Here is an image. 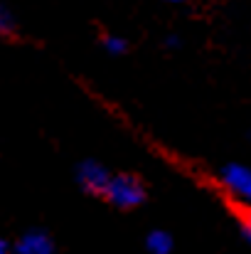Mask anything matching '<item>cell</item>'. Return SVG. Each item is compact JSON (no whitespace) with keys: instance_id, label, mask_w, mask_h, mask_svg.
Returning a JSON list of instances; mask_svg holds the SVG:
<instances>
[{"instance_id":"1","label":"cell","mask_w":251,"mask_h":254,"mask_svg":"<svg viewBox=\"0 0 251 254\" xmlns=\"http://www.w3.org/2000/svg\"><path fill=\"white\" fill-rule=\"evenodd\" d=\"M103 195H106V200L113 202L116 207L128 210V207H138V205L146 200V188H143V183H141L136 175L123 173V175H113V178L108 180Z\"/></svg>"},{"instance_id":"2","label":"cell","mask_w":251,"mask_h":254,"mask_svg":"<svg viewBox=\"0 0 251 254\" xmlns=\"http://www.w3.org/2000/svg\"><path fill=\"white\" fill-rule=\"evenodd\" d=\"M77 178H79L84 190H89V192H101V195H103V190H106V185H108V180H111V175L106 173V168L99 166V163H94V161L82 163L79 170H77Z\"/></svg>"},{"instance_id":"3","label":"cell","mask_w":251,"mask_h":254,"mask_svg":"<svg viewBox=\"0 0 251 254\" xmlns=\"http://www.w3.org/2000/svg\"><path fill=\"white\" fill-rule=\"evenodd\" d=\"M224 185L242 195L244 200H251V170L247 166H227L224 168Z\"/></svg>"},{"instance_id":"4","label":"cell","mask_w":251,"mask_h":254,"mask_svg":"<svg viewBox=\"0 0 251 254\" xmlns=\"http://www.w3.org/2000/svg\"><path fill=\"white\" fill-rule=\"evenodd\" d=\"M15 250H17V254H54V245L45 232L32 230V232L22 235V240L17 242Z\"/></svg>"},{"instance_id":"5","label":"cell","mask_w":251,"mask_h":254,"mask_svg":"<svg viewBox=\"0 0 251 254\" xmlns=\"http://www.w3.org/2000/svg\"><path fill=\"white\" fill-rule=\"evenodd\" d=\"M148 250L153 254H170L172 252V237L163 232V230H155L148 235Z\"/></svg>"},{"instance_id":"6","label":"cell","mask_w":251,"mask_h":254,"mask_svg":"<svg viewBox=\"0 0 251 254\" xmlns=\"http://www.w3.org/2000/svg\"><path fill=\"white\" fill-rule=\"evenodd\" d=\"M103 47L111 52V55H123L128 50V42L123 37H116V35H106L103 37Z\"/></svg>"},{"instance_id":"7","label":"cell","mask_w":251,"mask_h":254,"mask_svg":"<svg viewBox=\"0 0 251 254\" xmlns=\"http://www.w3.org/2000/svg\"><path fill=\"white\" fill-rule=\"evenodd\" d=\"M15 32V17L5 5H0V35H12Z\"/></svg>"},{"instance_id":"8","label":"cell","mask_w":251,"mask_h":254,"mask_svg":"<svg viewBox=\"0 0 251 254\" xmlns=\"http://www.w3.org/2000/svg\"><path fill=\"white\" fill-rule=\"evenodd\" d=\"M0 254H7V242L5 240H0Z\"/></svg>"},{"instance_id":"9","label":"cell","mask_w":251,"mask_h":254,"mask_svg":"<svg viewBox=\"0 0 251 254\" xmlns=\"http://www.w3.org/2000/svg\"><path fill=\"white\" fill-rule=\"evenodd\" d=\"M247 235H249V240H251V215H249V220H247Z\"/></svg>"},{"instance_id":"10","label":"cell","mask_w":251,"mask_h":254,"mask_svg":"<svg viewBox=\"0 0 251 254\" xmlns=\"http://www.w3.org/2000/svg\"><path fill=\"white\" fill-rule=\"evenodd\" d=\"M165 2H185V0H165Z\"/></svg>"}]
</instances>
